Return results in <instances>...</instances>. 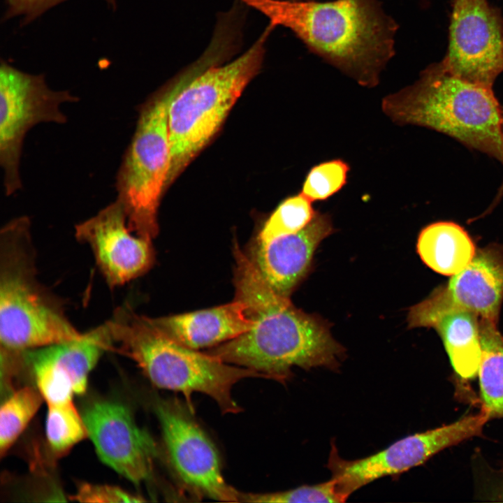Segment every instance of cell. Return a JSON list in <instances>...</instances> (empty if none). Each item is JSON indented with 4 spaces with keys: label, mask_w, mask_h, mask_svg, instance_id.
Masks as SVG:
<instances>
[{
    "label": "cell",
    "mask_w": 503,
    "mask_h": 503,
    "mask_svg": "<svg viewBox=\"0 0 503 503\" xmlns=\"http://www.w3.org/2000/svg\"><path fill=\"white\" fill-rule=\"evenodd\" d=\"M234 254L235 299L245 303L254 325L207 353L282 384L291 379L294 366L337 371L345 349L332 337L329 325L276 293L237 244Z\"/></svg>",
    "instance_id": "1"
},
{
    "label": "cell",
    "mask_w": 503,
    "mask_h": 503,
    "mask_svg": "<svg viewBox=\"0 0 503 503\" xmlns=\"http://www.w3.org/2000/svg\"><path fill=\"white\" fill-rule=\"evenodd\" d=\"M289 29L313 53L374 87L395 54L398 25L377 0H238Z\"/></svg>",
    "instance_id": "2"
},
{
    "label": "cell",
    "mask_w": 503,
    "mask_h": 503,
    "mask_svg": "<svg viewBox=\"0 0 503 503\" xmlns=\"http://www.w3.org/2000/svg\"><path fill=\"white\" fill-rule=\"evenodd\" d=\"M274 29L269 24L246 52L225 64L214 56L212 43L211 51L177 78L179 89L168 110L170 162L166 189L211 140L260 72Z\"/></svg>",
    "instance_id": "3"
},
{
    "label": "cell",
    "mask_w": 503,
    "mask_h": 503,
    "mask_svg": "<svg viewBox=\"0 0 503 503\" xmlns=\"http://www.w3.org/2000/svg\"><path fill=\"white\" fill-rule=\"evenodd\" d=\"M383 112L395 124L432 129L503 165L502 106L492 88L464 80L442 63L413 85L385 96Z\"/></svg>",
    "instance_id": "4"
},
{
    "label": "cell",
    "mask_w": 503,
    "mask_h": 503,
    "mask_svg": "<svg viewBox=\"0 0 503 503\" xmlns=\"http://www.w3.org/2000/svg\"><path fill=\"white\" fill-rule=\"evenodd\" d=\"M107 323L112 346L117 345L155 386L181 393L192 411V395L201 393L212 398L222 413H238L241 408L232 397L233 386L246 378H265L177 343L129 305L118 307Z\"/></svg>",
    "instance_id": "5"
},
{
    "label": "cell",
    "mask_w": 503,
    "mask_h": 503,
    "mask_svg": "<svg viewBox=\"0 0 503 503\" xmlns=\"http://www.w3.org/2000/svg\"><path fill=\"white\" fill-rule=\"evenodd\" d=\"M36 258L29 217L6 223L0 232L1 348L24 351L82 335L61 300L38 280Z\"/></svg>",
    "instance_id": "6"
},
{
    "label": "cell",
    "mask_w": 503,
    "mask_h": 503,
    "mask_svg": "<svg viewBox=\"0 0 503 503\" xmlns=\"http://www.w3.org/2000/svg\"><path fill=\"white\" fill-rule=\"evenodd\" d=\"M179 82L163 87L139 110L136 128L117 174V198L131 231L149 240L159 231L157 214L168 175L170 103Z\"/></svg>",
    "instance_id": "7"
},
{
    "label": "cell",
    "mask_w": 503,
    "mask_h": 503,
    "mask_svg": "<svg viewBox=\"0 0 503 503\" xmlns=\"http://www.w3.org/2000/svg\"><path fill=\"white\" fill-rule=\"evenodd\" d=\"M78 100L68 90L50 89L44 74L26 73L1 60L0 164L6 196L22 187L20 163L28 131L41 123L65 124L60 105Z\"/></svg>",
    "instance_id": "8"
},
{
    "label": "cell",
    "mask_w": 503,
    "mask_h": 503,
    "mask_svg": "<svg viewBox=\"0 0 503 503\" xmlns=\"http://www.w3.org/2000/svg\"><path fill=\"white\" fill-rule=\"evenodd\" d=\"M488 421L481 411L468 415L450 424L407 436L374 454L353 460L340 458L332 443L327 467L339 491L347 500L373 481L399 475L448 447L479 435Z\"/></svg>",
    "instance_id": "9"
},
{
    "label": "cell",
    "mask_w": 503,
    "mask_h": 503,
    "mask_svg": "<svg viewBox=\"0 0 503 503\" xmlns=\"http://www.w3.org/2000/svg\"><path fill=\"white\" fill-rule=\"evenodd\" d=\"M154 409L168 462L182 486L196 497L240 502L241 493L225 481L216 446L192 411L173 400L156 401Z\"/></svg>",
    "instance_id": "10"
},
{
    "label": "cell",
    "mask_w": 503,
    "mask_h": 503,
    "mask_svg": "<svg viewBox=\"0 0 503 503\" xmlns=\"http://www.w3.org/2000/svg\"><path fill=\"white\" fill-rule=\"evenodd\" d=\"M442 63L453 74L492 88L503 71V26L487 0H453L449 50Z\"/></svg>",
    "instance_id": "11"
},
{
    "label": "cell",
    "mask_w": 503,
    "mask_h": 503,
    "mask_svg": "<svg viewBox=\"0 0 503 503\" xmlns=\"http://www.w3.org/2000/svg\"><path fill=\"white\" fill-rule=\"evenodd\" d=\"M503 301V246L492 245L479 249L471 262L452 275L429 296L411 307L409 328L421 327L427 319L451 309H464L480 319L497 323Z\"/></svg>",
    "instance_id": "12"
},
{
    "label": "cell",
    "mask_w": 503,
    "mask_h": 503,
    "mask_svg": "<svg viewBox=\"0 0 503 503\" xmlns=\"http://www.w3.org/2000/svg\"><path fill=\"white\" fill-rule=\"evenodd\" d=\"M88 437L101 460L133 483L152 475L156 445L122 403L96 400L82 413Z\"/></svg>",
    "instance_id": "13"
},
{
    "label": "cell",
    "mask_w": 503,
    "mask_h": 503,
    "mask_svg": "<svg viewBox=\"0 0 503 503\" xmlns=\"http://www.w3.org/2000/svg\"><path fill=\"white\" fill-rule=\"evenodd\" d=\"M75 235L78 240L89 247L111 288L138 278L154 263L152 241L131 231L124 208L117 199L77 224Z\"/></svg>",
    "instance_id": "14"
},
{
    "label": "cell",
    "mask_w": 503,
    "mask_h": 503,
    "mask_svg": "<svg viewBox=\"0 0 503 503\" xmlns=\"http://www.w3.org/2000/svg\"><path fill=\"white\" fill-rule=\"evenodd\" d=\"M112 347L105 322L77 339L24 350V356L43 400L55 404L71 401L86 391L90 372Z\"/></svg>",
    "instance_id": "15"
},
{
    "label": "cell",
    "mask_w": 503,
    "mask_h": 503,
    "mask_svg": "<svg viewBox=\"0 0 503 503\" xmlns=\"http://www.w3.org/2000/svg\"><path fill=\"white\" fill-rule=\"evenodd\" d=\"M333 232L329 214L316 212L297 233L268 242L256 240L249 257L265 282L278 294L289 298L308 273L316 249Z\"/></svg>",
    "instance_id": "16"
},
{
    "label": "cell",
    "mask_w": 503,
    "mask_h": 503,
    "mask_svg": "<svg viewBox=\"0 0 503 503\" xmlns=\"http://www.w3.org/2000/svg\"><path fill=\"white\" fill-rule=\"evenodd\" d=\"M150 319L166 336L196 350L229 341L254 325L247 305L238 299L207 309Z\"/></svg>",
    "instance_id": "17"
},
{
    "label": "cell",
    "mask_w": 503,
    "mask_h": 503,
    "mask_svg": "<svg viewBox=\"0 0 503 503\" xmlns=\"http://www.w3.org/2000/svg\"><path fill=\"white\" fill-rule=\"evenodd\" d=\"M421 327L433 328L440 336L458 382L477 377L482 351L476 314L451 309L429 318Z\"/></svg>",
    "instance_id": "18"
},
{
    "label": "cell",
    "mask_w": 503,
    "mask_h": 503,
    "mask_svg": "<svg viewBox=\"0 0 503 503\" xmlns=\"http://www.w3.org/2000/svg\"><path fill=\"white\" fill-rule=\"evenodd\" d=\"M416 249L428 267L446 276L463 270L476 252L467 232L453 221H437L425 226L419 233Z\"/></svg>",
    "instance_id": "19"
},
{
    "label": "cell",
    "mask_w": 503,
    "mask_h": 503,
    "mask_svg": "<svg viewBox=\"0 0 503 503\" xmlns=\"http://www.w3.org/2000/svg\"><path fill=\"white\" fill-rule=\"evenodd\" d=\"M481 358L479 378L481 411L489 419L503 418V336L497 323L480 319Z\"/></svg>",
    "instance_id": "20"
},
{
    "label": "cell",
    "mask_w": 503,
    "mask_h": 503,
    "mask_svg": "<svg viewBox=\"0 0 503 503\" xmlns=\"http://www.w3.org/2000/svg\"><path fill=\"white\" fill-rule=\"evenodd\" d=\"M39 391L25 386L12 393L0 409V454L5 455L39 409Z\"/></svg>",
    "instance_id": "21"
},
{
    "label": "cell",
    "mask_w": 503,
    "mask_h": 503,
    "mask_svg": "<svg viewBox=\"0 0 503 503\" xmlns=\"http://www.w3.org/2000/svg\"><path fill=\"white\" fill-rule=\"evenodd\" d=\"M45 434L50 449L57 455L66 453L88 437L82 414L73 400L48 404Z\"/></svg>",
    "instance_id": "22"
},
{
    "label": "cell",
    "mask_w": 503,
    "mask_h": 503,
    "mask_svg": "<svg viewBox=\"0 0 503 503\" xmlns=\"http://www.w3.org/2000/svg\"><path fill=\"white\" fill-rule=\"evenodd\" d=\"M316 214L312 201L300 193L284 200L260 231L257 241L268 242L304 228Z\"/></svg>",
    "instance_id": "23"
},
{
    "label": "cell",
    "mask_w": 503,
    "mask_h": 503,
    "mask_svg": "<svg viewBox=\"0 0 503 503\" xmlns=\"http://www.w3.org/2000/svg\"><path fill=\"white\" fill-rule=\"evenodd\" d=\"M347 499L340 493L333 478L315 485H304L293 489L267 493H241L240 502L298 503L344 502Z\"/></svg>",
    "instance_id": "24"
},
{
    "label": "cell",
    "mask_w": 503,
    "mask_h": 503,
    "mask_svg": "<svg viewBox=\"0 0 503 503\" xmlns=\"http://www.w3.org/2000/svg\"><path fill=\"white\" fill-rule=\"evenodd\" d=\"M349 165L341 159L326 161L308 173L300 192L312 202L326 200L346 184Z\"/></svg>",
    "instance_id": "25"
},
{
    "label": "cell",
    "mask_w": 503,
    "mask_h": 503,
    "mask_svg": "<svg viewBox=\"0 0 503 503\" xmlns=\"http://www.w3.org/2000/svg\"><path fill=\"white\" fill-rule=\"evenodd\" d=\"M72 497L73 500L80 502L130 503L145 501L142 497L131 494L117 486L87 483L80 485Z\"/></svg>",
    "instance_id": "26"
},
{
    "label": "cell",
    "mask_w": 503,
    "mask_h": 503,
    "mask_svg": "<svg viewBox=\"0 0 503 503\" xmlns=\"http://www.w3.org/2000/svg\"><path fill=\"white\" fill-rule=\"evenodd\" d=\"M67 0H5L6 10L3 21L21 17V24L26 25L35 20L52 7ZM113 10L117 0H104Z\"/></svg>",
    "instance_id": "27"
},
{
    "label": "cell",
    "mask_w": 503,
    "mask_h": 503,
    "mask_svg": "<svg viewBox=\"0 0 503 503\" xmlns=\"http://www.w3.org/2000/svg\"><path fill=\"white\" fill-rule=\"evenodd\" d=\"M502 138H503V107H502ZM502 196H503V182L499 189L498 193L494 201L493 206L497 203V201H499L500 200V198L502 197Z\"/></svg>",
    "instance_id": "28"
}]
</instances>
